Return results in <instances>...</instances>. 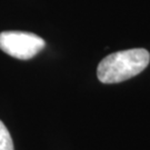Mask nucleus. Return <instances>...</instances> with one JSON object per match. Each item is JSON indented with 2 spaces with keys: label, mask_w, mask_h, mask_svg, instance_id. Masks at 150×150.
<instances>
[{
  "label": "nucleus",
  "mask_w": 150,
  "mask_h": 150,
  "mask_svg": "<svg viewBox=\"0 0 150 150\" xmlns=\"http://www.w3.org/2000/svg\"><path fill=\"white\" fill-rule=\"evenodd\" d=\"M45 46L46 42L42 38L31 32L2 31L0 33V49L17 59H31Z\"/></svg>",
  "instance_id": "f03ea898"
},
{
  "label": "nucleus",
  "mask_w": 150,
  "mask_h": 150,
  "mask_svg": "<svg viewBox=\"0 0 150 150\" xmlns=\"http://www.w3.org/2000/svg\"><path fill=\"white\" fill-rule=\"evenodd\" d=\"M0 150H15L9 130L0 120Z\"/></svg>",
  "instance_id": "7ed1b4c3"
},
{
  "label": "nucleus",
  "mask_w": 150,
  "mask_h": 150,
  "mask_svg": "<svg viewBox=\"0 0 150 150\" xmlns=\"http://www.w3.org/2000/svg\"><path fill=\"white\" fill-rule=\"evenodd\" d=\"M149 61L150 54L144 48L118 51L99 62L97 76L102 83H118L144 71Z\"/></svg>",
  "instance_id": "f257e3e1"
}]
</instances>
